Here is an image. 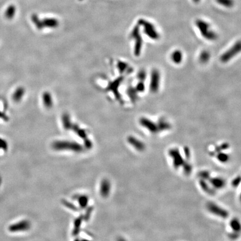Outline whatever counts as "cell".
Here are the masks:
<instances>
[{
	"mask_svg": "<svg viewBox=\"0 0 241 241\" xmlns=\"http://www.w3.org/2000/svg\"><path fill=\"white\" fill-rule=\"evenodd\" d=\"M195 25L201 35L205 39L209 41L217 40L218 38L217 33L211 28L210 25L207 22L199 19L196 21Z\"/></svg>",
	"mask_w": 241,
	"mask_h": 241,
	"instance_id": "cell-1",
	"label": "cell"
},
{
	"mask_svg": "<svg viewBox=\"0 0 241 241\" xmlns=\"http://www.w3.org/2000/svg\"><path fill=\"white\" fill-rule=\"evenodd\" d=\"M241 52V40H239L221 55L220 59L222 63H225L232 59L234 56Z\"/></svg>",
	"mask_w": 241,
	"mask_h": 241,
	"instance_id": "cell-2",
	"label": "cell"
},
{
	"mask_svg": "<svg viewBox=\"0 0 241 241\" xmlns=\"http://www.w3.org/2000/svg\"><path fill=\"white\" fill-rule=\"evenodd\" d=\"M31 227L30 222L28 220H22L9 226L8 230L11 232H24L30 229Z\"/></svg>",
	"mask_w": 241,
	"mask_h": 241,
	"instance_id": "cell-3",
	"label": "cell"
},
{
	"mask_svg": "<svg viewBox=\"0 0 241 241\" xmlns=\"http://www.w3.org/2000/svg\"><path fill=\"white\" fill-rule=\"evenodd\" d=\"M207 209L213 214L222 218H227L228 216V212L225 209L222 208L216 204L210 203L207 205Z\"/></svg>",
	"mask_w": 241,
	"mask_h": 241,
	"instance_id": "cell-4",
	"label": "cell"
},
{
	"mask_svg": "<svg viewBox=\"0 0 241 241\" xmlns=\"http://www.w3.org/2000/svg\"><path fill=\"white\" fill-rule=\"evenodd\" d=\"M160 73L157 70H153L151 74V90L153 92H156L158 91L160 85Z\"/></svg>",
	"mask_w": 241,
	"mask_h": 241,
	"instance_id": "cell-5",
	"label": "cell"
},
{
	"mask_svg": "<svg viewBox=\"0 0 241 241\" xmlns=\"http://www.w3.org/2000/svg\"><path fill=\"white\" fill-rule=\"evenodd\" d=\"M169 155L173 158L174 165L178 168L184 164V160L179 151L177 149H172L169 151Z\"/></svg>",
	"mask_w": 241,
	"mask_h": 241,
	"instance_id": "cell-6",
	"label": "cell"
},
{
	"mask_svg": "<svg viewBox=\"0 0 241 241\" xmlns=\"http://www.w3.org/2000/svg\"><path fill=\"white\" fill-rule=\"evenodd\" d=\"M142 22H144L146 27V31L147 32V34L153 39H159L160 36L159 34L157 32L153 25L147 22H145L144 21H142Z\"/></svg>",
	"mask_w": 241,
	"mask_h": 241,
	"instance_id": "cell-7",
	"label": "cell"
},
{
	"mask_svg": "<svg viewBox=\"0 0 241 241\" xmlns=\"http://www.w3.org/2000/svg\"><path fill=\"white\" fill-rule=\"evenodd\" d=\"M25 92L26 91L24 87L19 86L17 87L12 94V100L15 102H19L24 97Z\"/></svg>",
	"mask_w": 241,
	"mask_h": 241,
	"instance_id": "cell-8",
	"label": "cell"
},
{
	"mask_svg": "<svg viewBox=\"0 0 241 241\" xmlns=\"http://www.w3.org/2000/svg\"><path fill=\"white\" fill-rule=\"evenodd\" d=\"M16 12V6L14 4H10L7 7L4 12V16L7 20H12L15 16Z\"/></svg>",
	"mask_w": 241,
	"mask_h": 241,
	"instance_id": "cell-9",
	"label": "cell"
},
{
	"mask_svg": "<svg viewBox=\"0 0 241 241\" xmlns=\"http://www.w3.org/2000/svg\"><path fill=\"white\" fill-rule=\"evenodd\" d=\"M141 122L142 125L147 129H149V130L151 131L152 132H156L157 131V130H159L158 126L155 125L153 122L150 120L146 119H142V120H141Z\"/></svg>",
	"mask_w": 241,
	"mask_h": 241,
	"instance_id": "cell-10",
	"label": "cell"
},
{
	"mask_svg": "<svg viewBox=\"0 0 241 241\" xmlns=\"http://www.w3.org/2000/svg\"><path fill=\"white\" fill-rule=\"evenodd\" d=\"M171 60L175 64H179L181 63L183 60V53L179 50H177L174 51L171 54Z\"/></svg>",
	"mask_w": 241,
	"mask_h": 241,
	"instance_id": "cell-11",
	"label": "cell"
},
{
	"mask_svg": "<svg viewBox=\"0 0 241 241\" xmlns=\"http://www.w3.org/2000/svg\"><path fill=\"white\" fill-rule=\"evenodd\" d=\"M210 183L216 188H222L225 184L224 180L220 178H213L210 180Z\"/></svg>",
	"mask_w": 241,
	"mask_h": 241,
	"instance_id": "cell-12",
	"label": "cell"
},
{
	"mask_svg": "<svg viewBox=\"0 0 241 241\" xmlns=\"http://www.w3.org/2000/svg\"><path fill=\"white\" fill-rule=\"evenodd\" d=\"M210 58V54L208 51L204 50L201 52L199 55V60L201 63H207Z\"/></svg>",
	"mask_w": 241,
	"mask_h": 241,
	"instance_id": "cell-13",
	"label": "cell"
},
{
	"mask_svg": "<svg viewBox=\"0 0 241 241\" xmlns=\"http://www.w3.org/2000/svg\"><path fill=\"white\" fill-rule=\"evenodd\" d=\"M31 20H32L33 23L35 25L37 28L41 29L43 28L42 21L40 20L39 17L36 14H32V16H31Z\"/></svg>",
	"mask_w": 241,
	"mask_h": 241,
	"instance_id": "cell-14",
	"label": "cell"
},
{
	"mask_svg": "<svg viewBox=\"0 0 241 241\" xmlns=\"http://www.w3.org/2000/svg\"><path fill=\"white\" fill-rule=\"evenodd\" d=\"M157 126L159 130H166L170 129L171 127L169 122L165 120H161Z\"/></svg>",
	"mask_w": 241,
	"mask_h": 241,
	"instance_id": "cell-15",
	"label": "cell"
},
{
	"mask_svg": "<svg viewBox=\"0 0 241 241\" xmlns=\"http://www.w3.org/2000/svg\"><path fill=\"white\" fill-rule=\"evenodd\" d=\"M231 226L232 228H233V230L238 232L241 230V224L239 221L234 219L233 221H231Z\"/></svg>",
	"mask_w": 241,
	"mask_h": 241,
	"instance_id": "cell-16",
	"label": "cell"
},
{
	"mask_svg": "<svg viewBox=\"0 0 241 241\" xmlns=\"http://www.w3.org/2000/svg\"><path fill=\"white\" fill-rule=\"evenodd\" d=\"M218 4L226 7H231L233 6L234 2L233 0H217Z\"/></svg>",
	"mask_w": 241,
	"mask_h": 241,
	"instance_id": "cell-17",
	"label": "cell"
},
{
	"mask_svg": "<svg viewBox=\"0 0 241 241\" xmlns=\"http://www.w3.org/2000/svg\"><path fill=\"white\" fill-rule=\"evenodd\" d=\"M8 149V144L6 140L0 137V150L7 151Z\"/></svg>",
	"mask_w": 241,
	"mask_h": 241,
	"instance_id": "cell-18",
	"label": "cell"
},
{
	"mask_svg": "<svg viewBox=\"0 0 241 241\" xmlns=\"http://www.w3.org/2000/svg\"><path fill=\"white\" fill-rule=\"evenodd\" d=\"M109 183L104 182L101 186V187H103V188H101V193L103 194V195H107V194L109 193Z\"/></svg>",
	"mask_w": 241,
	"mask_h": 241,
	"instance_id": "cell-19",
	"label": "cell"
},
{
	"mask_svg": "<svg viewBox=\"0 0 241 241\" xmlns=\"http://www.w3.org/2000/svg\"><path fill=\"white\" fill-rule=\"evenodd\" d=\"M200 184H201V186L202 187L204 191H205L207 193L212 194V190L209 188V186H208V185L206 184V183H205L204 181L201 180L200 181Z\"/></svg>",
	"mask_w": 241,
	"mask_h": 241,
	"instance_id": "cell-20",
	"label": "cell"
},
{
	"mask_svg": "<svg viewBox=\"0 0 241 241\" xmlns=\"http://www.w3.org/2000/svg\"><path fill=\"white\" fill-rule=\"evenodd\" d=\"M218 158L219 160L222 161V162H225L228 159V156L227 155L223 153V154H221V155H218Z\"/></svg>",
	"mask_w": 241,
	"mask_h": 241,
	"instance_id": "cell-21",
	"label": "cell"
},
{
	"mask_svg": "<svg viewBox=\"0 0 241 241\" xmlns=\"http://www.w3.org/2000/svg\"><path fill=\"white\" fill-rule=\"evenodd\" d=\"M0 118L4 119V120H8V117L4 113L1 112V111H0Z\"/></svg>",
	"mask_w": 241,
	"mask_h": 241,
	"instance_id": "cell-22",
	"label": "cell"
},
{
	"mask_svg": "<svg viewBox=\"0 0 241 241\" xmlns=\"http://www.w3.org/2000/svg\"></svg>",
	"mask_w": 241,
	"mask_h": 241,
	"instance_id": "cell-23",
	"label": "cell"
},
{
	"mask_svg": "<svg viewBox=\"0 0 241 241\" xmlns=\"http://www.w3.org/2000/svg\"><path fill=\"white\" fill-rule=\"evenodd\" d=\"M81 1H82V0H81Z\"/></svg>",
	"mask_w": 241,
	"mask_h": 241,
	"instance_id": "cell-24",
	"label": "cell"
}]
</instances>
